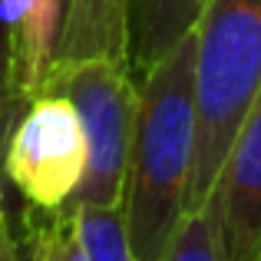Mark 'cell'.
Wrapping results in <instances>:
<instances>
[{
  "mask_svg": "<svg viewBox=\"0 0 261 261\" xmlns=\"http://www.w3.org/2000/svg\"><path fill=\"white\" fill-rule=\"evenodd\" d=\"M122 228L133 261H162L185 218L195 169V27L139 80Z\"/></svg>",
  "mask_w": 261,
  "mask_h": 261,
  "instance_id": "cell-1",
  "label": "cell"
},
{
  "mask_svg": "<svg viewBox=\"0 0 261 261\" xmlns=\"http://www.w3.org/2000/svg\"><path fill=\"white\" fill-rule=\"evenodd\" d=\"M261 96V0H205L195 23V169L185 215L202 212Z\"/></svg>",
  "mask_w": 261,
  "mask_h": 261,
  "instance_id": "cell-2",
  "label": "cell"
},
{
  "mask_svg": "<svg viewBox=\"0 0 261 261\" xmlns=\"http://www.w3.org/2000/svg\"><path fill=\"white\" fill-rule=\"evenodd\" d=\"M43 89L63 93L73 102L86 139V169L73 192V208H119L122 178L129 162L136 119V80L126 63L83 60V63L50 66Z\"/></svg>",
  "mask_w": 261,
  "mask_h": 261,
  "instance_id": "cell-3",
  "label": "cell"
},
{
  "mask_svg": "<svg viewBox=\"0 0 261 261\" xmlns=\"http://www.w3.org/2000/svg\"><path fill=\"white\" fill-rule=\"evenodd\" d=\"M86 169V139L80 116L63 93H37L13 122L4 149V178L17 185L33 208L70 205Z\"/></svg>",
  "mask_w": 261,
  "mask_h": 261,
  "instance_id": "cell-4",
  "label": "cell"
},
{
  "mask_svg": "<svg viewBox=\"0 0 261 261\" xmlns=\"http://www.w3.org/2000/svg\"><path fill=\"white\" fill-rule=\"evenodd\" d=\"M222 261H255L261 248V96L248 109L208 198Z\"/></svg>",
  "mask_w": 261,
  "mask_h": 261,
  "instance_id": "cell-5",
  "label": "cell"
},
{
  "mask_svg": "<svg viewBox=\"0 0 261 261\" xmlns=\"http://www.w3.org/2000/svg\"><path fill=\"white\" fill-rule=\"evenodd\" d=\"M57 37L60 30L50 17V0H0V46L20 109L43 86L57 53Z\"/></svg>",
  "mask_w": 261,
  "mask_h": 261,
  "instance_id": "cell-6",
  "label": "cell"
},
{
  "mask_svg": "<svg viewBox=\"0 0 261 261\" xmlns=\"http://www.w3.org/2000/svg\"><path fill=\"white\" fill-rule=\"evenodd\" d=\"M129 0H70L50 66L113 60L126 63Z\"/></svg>",
  "mask_w": 261,
  "mask_h": 261,
  "instance_id": "cell-7",
  "label": "cell"
},
{
  "mask_svg": "<svg viewBox=\"0 0 261 261\" xmlns=\"http://www.w3.org/2000/svg\"><path fill=\"white\" fill-rule=\"evenodd\" d=\"M202 7L205 0H129L126 66L136 83L198 23Z\"/></svg>",
  "mask_w": 261,
  "mask_h": 261,
  "instance_id": "cell-8",
  "label": "cell"
},
{
  "mask_svg": "<svg viewBox=\"0 0 261 261\" xmlns=\"http://www.w3.org/2000/svg\"><path fill=\"white\" fill-rule=\"evenodd\" d=\"M27 218H30L33 231H37V245H40V261H89L83 238H80V218L73 205H63V208H33V205H23Z\"/></svg>",
  "mask_w": 261,
  "mask_h": 261,
  "instance_id": "cell-9",
  "label": "cell"
},
{
  "mask_svg": "<svg viewBox=\"0 0 261 261\" xmlns=\"http://www.w3.org/2000/svg\"><path fill=\"white\" fill-rule=\"evenodd\" d=\"M76 218L89 261H133L122 228V208H76Z\"/></svg>",
  "mask_w": 261,
  "mask_h": 261,
  "instance_id": "cell-10",
  "label": "cell"
},
{
  "mask_svg": "<svg viewBox=\"0 0 261 261\" xmlns=\"http://www.w3.org/2000/svg\"><path fill=\"white\" fill-rule=\"evenodd\" d=\"M162 261H222L215 222H212L208 208L189 212V215L182 218V225L175 228V235H172V242H169Z\"/></svg>",
  "mask_w": 261,
  "mask_h": 261,
  "instance_id": "cell-11",
  "label": "cell"
},
{
  "mask_svg": "<svg viewBox=\"0 0 261 261\" xmlns=\"http://www.w3.org/2000/svg\"><path fill=\"white\" fill-rule=\"evenodd\" d=\"M17 116H20V102H17V96H13L10 76H7V57H4V46H0V178H4V149H7V136H10Z\"/></svg>",
  "mask_w": 261,
  "mask_h": 261,
  "instance_id": "cell-12",
  "label": "cell"
},
{
  "mask_svg": "<svg viewBox=\"0 0 261 261\" xmlns=\"http://www.w3.org/2000/svg\"><path fill=\"white\" fill-rule=\"evenodd\" d=\"M17 261H40V245L30 218L20 212L17 215Z\"/></svg>",
  "mask_w": 261,
  "mask_h": 261,
  "instance_id": "cell-13",
  "label": "cell"
},
{
  "mask_svg": "<svg viewBox=\"0 0 261 261\" xmlns=\"http://www.w3.org/2000/svg\"><path fill=\"white\" fill-rule=\"evenodd\" d=\"M255 261H261V248H258V255H255Z\"/></svg>",
  "mask_w": 261,
  "mask_h": 261,
  "instance_id": "cell-14",
  "label": "cell"
}]
</instances>
